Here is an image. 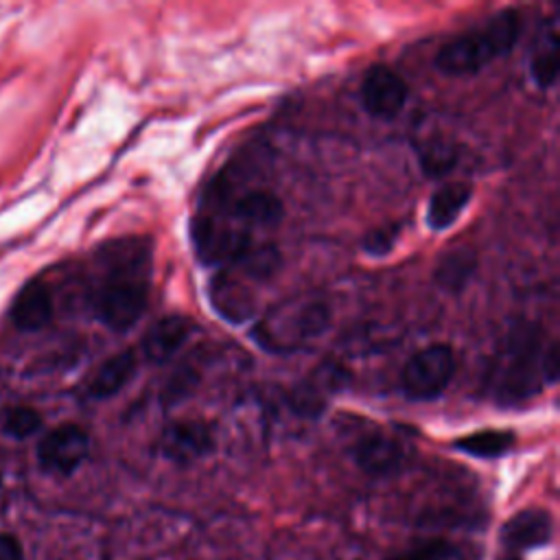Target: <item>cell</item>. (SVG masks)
I'll return each mask as SVG.
<instances>
[{
	"label": "cell",
	"instance_id": "1",
	"mask_svg": "<svg viewBox=\"0 0 560 560\" xmlns=\"http://www.w3.org/2000/svg\"><path fill=\"white\" fill-rule=\"evenodd\" d=\"M558 368L556 341L545 346L540 328L523 322L505 335L490 363L486 385L494 400L514 405L532 398L547 383H553Z\"/></svg>",
	"mask_w": 560,
	"mask_h": 560
},
{
	"label": "cell",
	"instance_id": "2",
	"mask_svg": "<svg viewBox=\"0 0 560 560\" xmlns=\"http://www.w3.org/2000/svg\"><path fill=\"white\" fill-rule=\"evenodd\" d=\"M107 278L94 298V313L103 326L116 332L129 330L147 308L149 247L140 241L107 247Z\"/></svg>",
	"mask_w": 560,
	"mask_h": 560
},
{
	"label": "cell",
	"instance_id": "3",
	"mask_svg": "<svg viewBox=\"0 0 560 560\" xmlns=\"http://www.w3.org/2000/svg\"><path fill=\"white\" fill-rule=\"evenodd\" d=\"M521 20L514 9L494 13L486 24L462 33L440 46L435 68L446 77H466L510 52L518 39Z\"/></svg>",
	"mask_w": 560,
	"mask_h": 560
},
{
	"label": "cell",
	"instance_id": "4",
	"mask_svg": "<svg viewBox=\"0 0 560 560\" xmlns=\"http://www.w3.org/2000/svg\"><path fill=\"white\" fill-rule=\"evenodd\" d=\"M330 324V311L322 300H293L271 311L254 330V339L271 352H293Z\"/></svg>",
	"mask_w": 560,
	"mask_h": 560
},
{
	"label": "cell",
	"instance_id": "5",
	"mask_svg": "<svg viewBox=\"0 0 560 560\" xmlns=\"http://www.w3.org/2000/svg\"><path fill=\"white\" fill-rule=\"evenodd\" d=\"M455 374V354L446 343H431L409 357L402 368L400 385L411 400H433Z\"/></svg>",
	"mask_w": 560,
	"mask_h": 560
},
{
	"label": "cell",
	"instance_id": "6",
	"mask_svg": "<svg viewBox=\"0 0 560 560\" xmlns=\"http://www.w3.org/2000/svg\"><path fill=\"white\" fill-rule=\"evenodd\" d=\"M192 241L201 260L236 265L254 245L245 228H232L212 217H199L192 223Z\"/></svg>",
	"mask_w": 560,
	"mask_h": 560
},
{
	"label": "cell",
	"instance_id": "7",
	"mask_svg": "<svg viewBox=\"0 0 560 560\" xmlns=\"http://www.w3.org/2000/svg\"><path fill=\"white\" fill-rule=\"evenodd\" d=\"M90 453V435L83 427L66 422L50 429L37 444V462L46 472L70 475Z\"/></svg>",
	"mask_w": 560,
	"mask_h": 560
},
{
	"label": "cell",
	"instance_id": "8",
	"mask_svg": "<svg viewBox=\"0 0 560 560\" xmlns=\"http://www.w3.org/2000/svg\"><path fill=\"white\" fill-rule=\"evenodd\" d=\"M359 96L363 109L370 116L389 120L402 112L409 96V88L398 72L383 63H374L363 74Z\"/></svg>",
	"mask_w": 560,
	"mask_h": 560
},
{
	"label": "cell",
	"instance_id": "9",
	"mask_svg": "<svg viewBox=\"0 0 560 560\" xmlns=\"http://www.w3.org/2000/svg\"><path fill=\"white\" fill-rule=\"evenodd\" d=\"M214 448V433L203 420L171 422L158 438V453L175 464H192Z\"/></svg>",
	"mask_w": 560,
	"mask_h": 560
},
{
	"label": "cell",
	"instance_id": "10",
	"mask_svg": "<svg viewBox=\"0 0 560 560\" xmlns=\"http://www.w3.org/2000/svg\"><path fill=\"white\" fill-rule=\"evenodd\" d=\"M192 319L186 315H166L158 319L142 337L140 350L149 363L162 365L171 361L192 335Z\"/></svg>",
	"mask_w": 560,
	"mask_h": 560
},
{
	"label": "cell",
	"instance_id": "11",
	"mask_svg": "<svg viewBox=\"0 0 560 560\" xmlns=\"http://www.w3.org/2000/svg\"><path fill=\"white\" fill-rule=\"evenodd\" d=\"M352 457L365 475H370V477H389V475H394L402 468L405 448L392 435L368 433L354 444Z\"/></svg>",
	"mask_w": 560,
	"mask_h": 560
},
{
	"label": "cell",
	"instance_id": "12",
	"mask_svg": "<svg viewBox=\"0 0 560 560\" xmlns=\"http://www.w3.org/2000/svg\"><path fill=\"white\" fill-rule=\"evenodd\" d=\"M553 538V518L547 510L529 508L516 512L501 527V542L512 551H529L549 545Z\"/></svg>",
	"mask_w": 560,
	"mask_h": 560
},
{
	"label": "cell",
	"instance_id": "13",
	"mask_svg": "<svg viewBox=\"0 0 560 560\" xmlns=\"http://www.w3.org/2000/svg\"><path fill=\"white\" fill-rule=\"evenodd\" d=\"M50 317H52L50 289L39 280L24 284L11 304L13 324L20 330L33 332V330L44 328L50 322Z\"/></svg>",
	"mask_w": 560,
	"mask_h": 560
},
{
	"label": "cell",
	"instance_id": "14",
	"mask_svg": "<svg viewBox=\"0 0 560 560\" xmlns=\"http://www.w3.org/2000/svg\"><path fill=\"white\" fill-rule=\"evenodd\" d=\"M558 52H560L558 18H549L540 26L529 52V74L540 90H549L558 79Z\"/></svg>",
	"mask_w": 560,
	"mask_h": 560
},
{
	"label": "cell",
	"instance_id": "15",
	"mask_svg": "<svg viewBox=\"0 0 560 560\" xmlns=\"http://www.w3.org/2000/svg\"><path fill=\"white\" fill-rule=\"evenodd\" d=\"M138 370V359L136 352L131 350H122L112 354L109 359H105L94 374L88 378L85 383V394L94 400H103L109 398L114 394H118L136 374Z\"/></svg>",
	"mask_w": 560,
	"mask_h": 560
},
{
	"label": "cell",
	"instance_id": "16",
	"mask_svg": "<svg viewBox=\"0 0 560 560\" xmlns=\"http://www.w3.org/2000/svg\"><path fill=\"white\" fill-rule=\"evenodd\" d=\"M348 383V372L341 365H319L300 387L295 389L293 402L300 413L315 416L326 405V394H335Z\"/></svg>",
	"mask_w": 560,
	"mask_h": 560
},
{
	"label": "cell",
	"instance_id": "17",
	"mask_svg": "<svg viewBox=\"0 0 560 560\" xmlns=\"http://www.w3.org/2000/svg\"><path fill=\"white\" fill-rule=\"evenodd\" d=\"M472 197V188L466 182H446L435 188L427 203V223L431 230L451 228Z\"/></svg>",
	"mask_w": 560,
	"mask_h": 560
},
{
	"label": "cell",
	"instance_id": "18",
	"mask_svg": "<svg viewBox=\"0 0 560 560\" xmlns=\"http://www.w3.org/2000/svg\"><path fill=\"white\" fill-rule=\"evenodd\" d=\"M230 219L241 228L273 225L282 217V203L271 190H247L230 206Z\"/></svg>",
	"mask_w": 560,
	"mask_h": 560
},
{
	"label": "cell",
	"instance_id": "19",
	"mask_svg": "<svg viewBox=\"0 0 560 560\" xmlns=\"http://www.w3.org/2000/svg\"><path fill=\"white\" fill-rule=\"evenodd\" d=\"M475 267H477L475 252L470 247H455L440 256L433 278L444 291L459 293L472 278Z\"/></svg>",
	"mask_w": 560,
	"mask_h": 560
},
{
	"label": "cell",
	"instance_id": "20",
	"mask_svg": "<svg viewBox=\"0 0 560 560\" xmlns=\"http://www.w3.org/2000/svg\"><path fill=\"white\" fill-rule=\"evenodd\" d=\"M479 558H481L479 547L446 540V538H433L402 553H396L387 560H479Z\"/></svg>",
	"mask_w": 560,
	"mask_h": 560
},
{
	"label": "cell",
	"instance_id": "21",
	"mask_svg": "<svg viewBox=\"0 0 560 560\" xmlns=\"http://www.w3.org/2000/svg\"><path fill=\"white\" fill-rule=\"evenodd\" d=\"M514 444V433L503 431V429H483L468 433L455 442V448L470 455V457H481V459H492L501 457L508 453Z\"/></svg>",
	"mask_w": 560,
	"mask_h": 560
},
{
	"label": "cell",
	"instance_id": "22",
	"mask_svg": "<svg viewBox=\"0 0 560 560\" xmlns=\"http://www.w3.org/2000/svg\"><path fill=\"white\" fill-rule=\"evenodd\" d=\"M212 302L217 311L232 322H241L252 313V295L232 278H217L212 284Z\"/></svg>",
	"mask_w": 560,
	"mask_h": 560
},
{
	"label": "cell",
	"instance_id": "23",
	"mask_svg": "<svg viewBox=\"0 0 560 560\" xmlns=\"http://www.w3.org/2000/svg\"><path fill=\"white\" fill-rule=\"evenodd\" d=\"M420 166L429 177H442L457 162V149L448 140H429L420 147Z\"/></svg>",
	"mask_w": 560,
	"mask_h": 560
},
{
	"label": "cell",
	"instance_id": "24",
	"mask_svg": "<svg viewBox=\"0 0 560 560\" xmlns=\"http://www.w3.org/2000/svg\"><path fill=\"white\" fill-rule=\"evenodd\" d=\"M39 427H42V416L28 405L9 407L2 413V429H4V433H9L15 440L33 435Z\"/></svg>",
	"mask_w": 560,
	"mask_h": 560
},
{
	"label": "cell",
	"instance_id": "25",
	"mask_svg": "<svg viewBox=\"0 0 560 560\" xmlns=\"http://www.w3.org/2000/svg\"><path fill=\"white\" fill-rule=\"evenodd\" d=\"M396 238H398V225H383L365 234L363 249L372 256H385L392 252Z\"/></svg>",
	"mask_w": 560,
	"mask_h": 560
},
{
	"label": "cell",
	"instance_id": "26",
	"mask_svg": "<svg viewBox=\"0 0 560 560\" xmlns=\"http://www.w3.org/2000/svg\"><path fill=\"white\" fill-rule=\"evenodd\" d=\"M192 370H179L177 374H173V378L168 381V385H166V389H164V396L173 402V400H177L179 396H184V394H188V389L192 387Z\"/></svg>",
	"mask_w": 560,
	"mask_h": 560
},
{
	"label": "cell",
	"instance_id": "27",
	"mask_svg": "<svg viewBox=\"0 0 560 560\" xmlns=\"http://www.w3.org/2000/svg\"><path fill=\"white\" fill-rule=\"evenodd\" d=\"M0 560H22V545L11 534H0Z\"/></svg>",
	"mask_w": 560,
	"mask_h": 560
},
{
	"label": "cell",
	"instance_id": "28",
	"mask_svg": "<svg viewBox=\"0 0 560 560\" xmlns=\"http://www.w3.org/2000/svg\"><path fill=\"white\" fill-rule=\"evenodd\" d=\"M508 560H518V558H508Z\"/></svg>",
	"mask_w": 560,
	"mask_h": 560
}]
</instances>
